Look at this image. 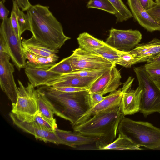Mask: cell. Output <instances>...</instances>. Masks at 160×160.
<instances>
[{"label": "cell", "instance_id": "1", "mask_svg": "<svg viewBox=\"0 0 160 160\" xmlns=\"http://www.w3.org/2000/svg\"><path fill=\"white\" fill-rule=\"evenodd\" d=\"M48 6L32 5L27 11L32 36L38 41L53 49L59 50L71 39L64 33L61 23Z\"/></svg>", "mask_w": 160, "mask_h": 160}, {"label": "cell", "instance_id": "2", "mask_svg": "<svg viewBox=\"0 0 160 160\" xmlns=\"http://www.w3.org/2000/svg\"><path fill=\"white\" fill-rule=\"evenodd\" d=\"M120 104L100 112L84 122L72 127L74 131L96 138V147L101 150L116 138L119 123L125 116Z\"/></svg>", "mask_w": 160, "mask_h": 160}, {"label": "cell", "instance_id": "3", "mask_svg": "<svg viewBox=\"0 0 160 160\" xmlns=\"http://www.w3.org/2000/svg\"><path fill=\"white\" fill-rule=\"evenodd\" d=\"M39 89L52 103L55 114L69 121L72 126L91 108L88 91L65 92L47 86Z\"/></svg>", "mask_w": 160, "mask_h": 160}, {"label": "cell", "instance_id": "4", "mask_svg": "<svg viewBox=\"0 0 160 160\" xmlns=\"http://www.w3.org/2000/svg\"><path fill=\"white\" fill-rule=\"evenodd\" d=\"M118 132L135 144L150 149L160 148V129L147 122L135 121L123 116Z\"/></svg>", "mask_w": 160, "mask_h": 160}, {"label": "cell", "instance_id": "5", "mask_svg": "<svg viewBox=\"0 0 160 160\" xmlns=\"http://www.w3.org/2000/svg\"><path fill=\"white\" fill-rule=\"evenodd\" d=\"M142 90L139 112L144 117L155 112L160 114V88L146 72L144 66L134 68Z\"/></svg>", "mask_w": 160, "mask_h": 160}, {"label": "cell", "instance_id": "6", "mask_svg": "<svg viewBox=\"0 0 160 160\" xmlns=\"http://www.w3.org/2000/svg\"><path fill=\"white\" fill-rule=\"evenodd\" d=\"M18 81L17 100L12 103L11 112L22 118L34 116L38 111L35 87L29 82L25 87L20 81Z\"/></svg>", "mask_w": 160, "mask_h": 160}, {"label": "cell", "instance_id": "7", "mask_svg": "<svg viewBox=\"0 0 160 160\" xmlns=\"http://www.w3.org/2000/svg\"><path fill=\"white\" fill-rule=\"evenodd\" d=\"M0 32L3 35L9 51V55L16 68L20 71L27 65L23 52L21 40L17 37L10 22L9 18L2 20Z\"/></svg>", "mask_w": 160, "mask_h": 160}, {"label": "cell", "instance_id": "8", "mask_svg": "<svg viewBox=\"0 0 160 160\" xmlns=\"http://www.w3.org/2000/svg\"><path fill=\"white\" fill-rule=\"evenodd\" d=\"M69 58L73 71L110 68L115 65L99 55L79 48L73 51Z\"/></svg>", "mask_w": 160, "mask_h": 160}, {"label": "cell", "instance_id": "9", "mask_svg": "<svg viewBox=\"0 0 160 160\" xmlns=\"http://www.w3.org/2000/svg\"><path fill=\"white\" fill-rule=\"evenodd\" d=\"M142 35L138 30H122L112 28L105 42L121 51H129L134 49L141 41Z\"/></svg>", "mask_w": 160, "mask_h": 160}, {"label": "cell", "instance_id": "10", "mask_svg": "<svg viewBox=\"0 0 160 160\" xmlns=\"http://www.w3.org/2000/svg\"><path fill=\"white\" fill-rule=\"evenodd\" d=\"M10 58L7 53L0 52V84L2 90L12 103H15L18 97V87L14 79L15 70L10 61Z\"/></svg>", "mask_w": 160, "mask_h": 160}, {"label": "cell", "instance_id": "11", "mask_svg": "<svg viewBox=\"0 0 160 160\" xmlns=\"http://www.w3.org/2000/svg\"><path fill=\"white\" fill-rule=\"evenodd\" d=\"M9 116L16 126L23 131L32 135L36 139L45 142L65 145L64 142L58 136L55 131L52 132L42 128L32 122L23 119L11 112Z\"/></svg>", "mask_w": 160, "mask_h": 160}, {"label": "cell", "instance_id": "12", "mask_svg": "<svg viewBox=\"0 0 160 160\" xmlns=\"http://www.w3.org/2000/svg\"><path fill=\"white\" fill-rule=\"evenodd\" d=\"M134 80L129 77L123 83L120 106L124 116L132 115L139 112L142 90L138 87L136 89H131Z\"/></svg>", "mask_w": 160, "mask_h": 160}, {"label": "cell", "instance_id": "13", "mask_svg": "<svg viewBox=\"0 0 160 160\" xmlns=\"http://www.w3.org/2000/svg\"><path fill=\"white\" fill-rule=\"evenodd\" d=\"M121 76L116 64L101 76L89 90V93L96 92L104 95L116 90L122 84Z\"/></svg>", "mask_w": 160, "mask_h": 160}, {"label": "cell", "instance_id": "14", "mask_svg": "<svg viewBox=\"0 0 160 160\" xmlns=\"http://www.w3.org/2000/svg\"><path fill=\"white\" fill-rule=\"evenodd\" d=\"M99 77H79L70 75L68 73H63L49 80L44 85L55 88L71 87L85 88L89 90Z\"/></svg>", "mask_w": 160, "mask_h": 160}, {"label": "cell", "instance_id": "15", "mask_svg": "<svg viewBox=\"0 0 160 160\" xmlns=\"http://www.w3.org/2000/svg\"><path fill=\"white\" fill-rule=\"evenodd\" d=\"M122 95V89L111 92L104 99L90 108L72 127L84 122L96 114L120 104Z\"/></svg>", "mask_w": 160, "mask_h": 160}, {"label": "cell", "instance_id": "16", "mask_svg": "<svg viewBox=\"0 0 160 160\" xmlns=\"http://www.w3.org/2000/svg\"><path fill=\"white\" fill-rule=\"evenodd\" d=\"M127 3L133 17L141 26L150 32L160 31V24L150 17L139 0H127Z\"/></svg>", "mask_w": 160, "mask_h": 160}, {"label": "cell", "instance_id": "17", "mask_svg": "<svg viewBox=\"0 0 160 160\" xmlns=\"http://www.w3.org/2000/svg\"><path fill=\"white\" fill-rule=\"evenodd\" d=\"M130 52L139 60L138 62H148L160 53V40L154 38L148 42L138 44Z\"/></svg>", "mask_w": 160, "mask_h": 160}, {"label": "cell", "instance_id": "18", "mask_svg": "<svg viewBox=\"0 0 160 160\" xmlns=\"http://www.w3.org/2000/svg\"><path fill=\"white\" fill-rule=\"evenodd\" d=\"M9 18L11 25L18 38L21 40L22 34L26 31L31 32V28L28 15L25 14L14 0Z\"/></svg>", "mask_w": 160, "mask_h": 160}, {"label": "cell", "instance_id": "19", "mask_svg": "<svg viewBox=\"0 0 160 160\" xmlns=\"http://www.w3.org/2000/svg\"><path fill=\"white\" fill-rule=\"evenodd\" d=\"M55 132L59 138L63 141L65 145L75 148L78 146L95 143L96 138L85 136L74 131L56 129Z\"/></svg>", "mask_w": 160, "mask_h": 160}, {"label": "cell", "instance_id": "20", "mask_svg": "<svg viewBox=\"0 0 160 160\" xmlns=\"http://www.w3.org/2000/svg\"><path fill=\"white\" fill-rule=\"evenodd\" d=\"M48 69L37 68L27 65L24 70L29 82L35 87L44 85L49 80L60 75L49 71Z\"/></svg>", "mask_w": 160, "mask_h": 160}, {"label": "cell", "instance_id": "21", "mask_svg": "<svg viewBox=\"0 0 160 160\" xmlns=\"http://www.w3.org/2000/svg\"><path fill=\"white\" fill-rule=\"evenodd\" d=\"M23 47L38 56L48 57L57 55L58 50L53 49L45 46L37 40L33 36L22 41Z\"/></svg>", "mask_w": 160, "mask_h": 160}, {"label": "cell", "instance_id": "22", "mask_svg": "<svg viewBox=\"0 0 160 160\" xmlns=\"http://www.w3.org/2000/svg\"><path fill=\"white\" fill-rule=\"evenodd\" d=\"M77 40L78 48L92 53L106 44L105 42L95 38L87 32L80 33Z\"/></svg>", "mask_w": 160, "mask_h": 160}, {"label": "cell", "instance_id": "23", "mask_svg": "<svg viewBox=\"0 0 160 160\" xmlns=\"http://www.w3.org/2000/svg\"><path fill=\"white\" fill-rule=\"evenodd\" d=\"M35 94L38 111L46 118L56 121L53 117L55 114L53 107L44 93L39 89L35 90Z\"/></svg>", "mask_w": 160, "mask_h": 160}, {"label": "cell", "instance_id": "24", "mask_svg": "<svg viewBox=\"0 0 160 160\" xmlns=\"http://www.w3.org/2000/svg\"><path fill=\"white\" fill-rule=\"evenodd\" d=\"M102 150H141L142 149L135 144L125 135L119 133L118 138L112 143L103 147Z\"/></svg>", "mask_w": 160, "mask_h": 160}, {"label": "cell", "instance_id": "25", "mask_svg": "<svg viewBox=\"0 0 160 160\" xmlns=\"http://www.w3.org/2000/svg\"><path fill=\"white\" fill-rule=\"evenodd\" d=\"M18 117L24 120L32 121L37 126L50 131H55L57 128L56 121H52L46 118L38 111L33 116L24 118Z\"/></svg>", "mask_w": 160, "mask_h": 160}, {"label": "cell", "instance_id": "26", "mask_svg": "<svg viewBox=\"0 0 160 160\" xmlns=\"http://www.w3.org/2000/svg\"><path fill=\"white\" fill-rule=\"evenodd\" d=\"M115 8L117 13L115 15L117 22L127 21L133 16L130 10L122 0H108Z\"/></svg>", "mask_w": 160, "mask_h": 160}, {"label": "cell", "instance_id": "27", "mask_svg": "<svg viewBox=\"0 0 160 160\" xmlns=\"http://www.w3.org/2000/svg\"><path fill=\"white\" fill-rule=\"evenodd\" d=\"M122 51L118 50L106 43L104 46L95 50L92 53L99 55L113 63L116 64Z\"/></svg>", "mask_w": 160, "mask_h": 160}, {"label": "cell", "instance_id": "28", "mask_svg": "<svg viewBox=\"0 0 160 160\" xmlns=\"http://www.w3.org/2000/svg\"><path fill=\"white\" fill-rule=\"evenodd\" d=\"M88 8H96L115 15L117 11L108 0H89L87 4Z\"/></svg>", "mask_w": 160, "mask_h": 160}, {"label": "cell", "instance_id": "29", "mask_svg": "<svg viewBox=\"0 0 160 160\" xmlns=\"http://www.w3.org/2000/svg\"><path fill=\"white\" fill-rule=\"evenodd\" d=\"M58 58L57 55L48 57L37 55L35 63L29 66L38 68L49 69L56 63Z\"/></svg>", "mask_w": 160, "mask_h": 160}, {"label": "cell", "instance_id": "30", "mask_svg": "<svg viewBox=\"0 0 160 160\" xmlns=\"http://www.w3.org/2000/svg\"><path fill=\"white\" fill-rule=\"evenodd\" d=\"M110 68L98 69H84L68 73L70 75L82 77H98L101 76Z\"/></svg>", "mask_w": 160, "mask_h": 160}, {"label": "cell", "instance_id": "31", "mask_svg": "<svg viewBox=\"0 0 160 160\" xmlns=\"http://www.w3.org/2000/svg\"><path fill=\"white\" fill-rule=\"evenodd\" d=\"M144 66L150 77L160 88V62L147 63Z\"/></svg>", "mask_w": 160, "mask_h": 160}, {"label": "cell", "instance_id": "32", "mask_svg": "<svg viewBox=\"0 0 160 160\" xmlns=\"http://www.w3.org/2000/svg\"><path fill=\"white\" fill-rule=\"evenodd\" d=\"M49 71L61 74L73 71V69L69 61V57L62 59L48 69Z\"/></svg>", "mask_w": 160, "mask_h": 160}, {"label": "cell", "instance_id": "33", "mask_svg": "<svg viewBox=\"0 0 160 160\" xmlns=\"http://www.w3.org/2000/svg\"><path fill=\"white\" fill-rule=\"evenodd\" d=\"M139 60L133 56L129 51H122L116 64L128 68L138 62Z\"/></svg>", "mask_w": 160, "mask_h": 160}, {"label": "cell", "instance_id": "34", "mask_svg": "<svg viewBox=\"0 0 160 160\" xmlns=\"http://www.w3.org/2000/svg\"><path fill=\"white\" fill-rule=\"evenodd\" d=\"M105 96L99 93L94 92L89 93V99L90 105L91 108L103 100Z\"/></svg>", "mask_w": 160, "mask_h": 160}, {"label": "cell", "instance_id": "35", "mask_svg": "<svg viewBox=\"0 0 160 160\" xmlns=\"http://www.w3.org/2000/svg\"><path fill=\"white\" fill-rule=\"evenodd\" d=\"M150 17L160 24V4H156L152 8L147 11Z\"/></svg>", "mask_w": 160, "mask_h": 160}, {"label": "cell", "instance_id": "36", "mask_svg": "<svg viewBox=\"0 0 160 160\" xmlns=\"http://www.w3.org/2000/svg\"><path fill=\"white\" fill-rule=\"evenodd\" d=\"M53 88L58 90L65 92H74L84 91H88V90L85 88L71 87H64Z\"/></svg>", "mask_w": 160, "mask_h": 160}, {"label": "cell", "instance_id": "37", "mask_svg": "<svg viewBox=\"0 0 160 160\" xmlns=\"http://www.w3.org/2000/svg\"><path fill=\"white\" fill-rule=\"evenodd\" d=\"M0 52H5L9 55L7 42L3 34L0 32Z\"/></svg>", "mask_w": 160, "mask_h": 160}, {"label": "cell", "instance_id": "38", "mask_svg": "<svg viewBox=\"0 0 160 160\" xmlns=\"http://www.w3.org/2000/svg\"><path fill=\"white\" fill-rule=\"evenodd\" d=\"M23 11H27L32 5L29 0H14Z\"/></svg>", "mask_w": 160, "mask_h": 160}, {"label": "cell", "instance_id": "39", "mask_svg": "<svg viewBox=\"0 0 160 160\" xmlns=\"http://www.w3.org/2000/svg\"><path fill=\"white\" fill-rule=\"evenodd\" d=\"M143 8L146 11L153 8L157 4L153 0H139Z\"/></svg>", "mask_w": 160, "mask_h": 160}, {"label": "cell", "instance_id": "40", "mask_svg": "<svg viewBox=\"0 0 160 160\" xmlns=\"http://www.w3.org/2000/svg\"><path fill=\"white\" fill-rule=\"evenodd\" d=\"M9 11L6 8L2 1L0 2V18L2 20L8 18Z\"/></svg>", "mask_w": 160, "mask_h": 160}, {"label": "cell", "instance_id": "41", "mask_svg": "<svg viewBox=\"0 0 160 160\" xmlns=\"http://www.w3.org/2000/svg\"><path fill=\"white\" fill-rule=\"evenodd\" d=\"M157 62H160V53L147 62V63Z\"/></svg>", "mask_w": 160, "mask_h": 160}, {"label": "cell", "instance_id": "42", "mask_svg": "<svg viewBox=\"0 0 160 160\" xmlns=\"http://www.w3.org/2000/svg\"><path fill=\"white\" fill-rule=\"evenodd\" d=\"M155 2L157 4H160V0H155Z\"/></svg>", "mask_w": 160, "mask_h": 160}, {"label": "cell", "instance_id": "43", "mask_svg": "<svg viewBox=\"0 0 160 160\" xmlns=\"http://www.w3.org/2000/svg\"><path fill=\"white\" fill-rule=\"evenodd\" d=\"M3 2V3L5 2V0H2Z\"/></svg>", "mask_w": 160, "mask_h": 160}]
</instances>
